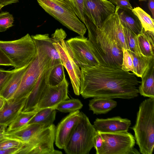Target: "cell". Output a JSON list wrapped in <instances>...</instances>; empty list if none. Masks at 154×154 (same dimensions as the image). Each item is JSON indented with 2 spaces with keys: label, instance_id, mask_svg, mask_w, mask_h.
Returning a JSON list of instances; mask_svg holds the SVG:
<instances>
[{
  "label": "cell",
  "instance_id": "6da1fadb",
  "mask_svg": "<svg viewBox=\"0 0 154 154\" xmlns=\"http://www.w3.org/2000/svg\"><path fill=\"white\" fill-rule=\"evenodd\" d=\"M80 94L84 99H130L139 95L140 82L132 72L98 65L81 68Z\"/></svg>",
  "mask_w": 154,
  "mask_h": 154
},
{
  "label": "cell",
  "instance_id": "7a4b0ae2",
  "mask_svg": "<svg viewBox=\"0 0 154 154\" xmlns=\"http://www.w3.org/2000/svg\"><path fill=\"white\" fill-rule=\"evenodd\" d=\"M84 23L88 30V40L100 65L121 68L122 49L116 41L96 26L85 15Z\"/></svg>",
  "mask_w": 154,
  "mask_h": 154
},
{
  "label": "cell",
  "instance_id": "3957f363",
  "mask_svg": "<svg viewBox=\"0 0 154 154\" xmlns=\"http://www.w3.org/2000/svg\"><path fill=\"white\" fill-rule=\"evenodd\" d=\"M131 128L142 154H152L154 147V98L145 99L140 104L135 124Z\"/></svg>",
  "mask_w": 154,
  "mask_h": 154
},
{
  "label": "cell",
  "instance_id": "277c9868",
  "mask_svg": "<svg viewBox=\"0 0 154 154\" xmlns=\"http://www.w3.org/2000/svg\"><path fill=\"white\" fill-rule=\"evenodd\" d=\"M97 131L83 113L63 149L67 154H88L94 147Z\"/></svg>",
  "mask_w": 154,
  "mask_h": 154
},
{
  "label": "cell",
  "instance_id": "5b68a950",
  "mask_svg": "<svg viewBox=\"0 0 154 154\" xmlns=\"http://www.w3.org/2000/svg\"><path fill=\"white\" fill-rule=\"evenodd\" d=\"M0 47L13 63L14 69L29 64L36 54L35 44L28 33L17 40L0 41Z\"/></svg>",
  "mask_w": 154,
  "mask_h": 154
},
{
  "label": "cell",
  "instance_id": "8992f818",
  "mask_svg": "<svg viewBox=\"0 0 154 154\" xmlns=\"http://www.w3.org/2000/svg\"><path fill=\"white\" fill-rule=\"evenodd\" d=\"M37 1L46 12L63 25L80 36H84L87 30L85 24L63 0Z\"/></svg>",
  "mask_w": 154,
  "mask_h": 154
},
{
  "label": "cell",
  "instance_id": "52a82bcc",
  "mask_svg": "<svg viewBox=\"0 0 154 154\" xmlns=\"http://www.w3.org/2000/svg\"><path fill=\"white\" fill-rule=\"evenodd\" d=\"M66 34L62 29H56L51 35L54 45L58 52L64 67L69 76L75 94L79 95L81 71L74 61L70 49L65 40Z\"/></svg>",
  "mask_w": 154,
  "mask_h": 154
},
{
  "label": "cell",
  "instance_id": "ba28073f",
  "mask_svg": "<svg viewBox=\"0 0 154 154\" xmlns=\"http://www.w3.org/2000/svg\"><path fill=\"white\" fill-rule=\"evenodd\" d=\"M55 131L53 124L43 128L27 142L23 143L16 154H62L54 148Z\"/></svg>",
  "mask_w": 154,
  "mask_h": 154
},
{
  "label": "cell",
  "instance_id": "9c48e42d",
  "mask_svg": "<svg viewBox=\"0 0 154 154\" xmlns=\"http://www.w3.org/2000/svg\"><path fill=\"white\" fill-rule=\"evenodd\" d=\"M98 132L104 140L103 146L99 154H131L135 143L134 137L131 133L128 131Z\"/></svg>",
  "mask_w": 154,
  "mask_h": 154
},
{
  "label": "cell",
  "instance_id": "30bf717a",
  "mask_svg": "<svg viewBox=\"0 0 154 154\" xmlns=\"http://www.w3.org/2000/svg\"><path fill=\"white\" fill-rule=\"evenodd\" d=\"M73 60L80 68L100 65L87 38L79 36L66 41Z\"/></svg>",
  "mask_w": 154,
  "mask_h": 154
},
{
  "label": "cell",
  "instance_id": "8fae6325",
  "mask_svg": "<svg viewBox=\"0 0 154 154\" xmlns=\"http://www.w3.org/2000/svg\"><path fill=\"white\" fill-rule=\"evenodd\" d=\"M115 9L113 4L107 0H84V15L98 27L115 12Z\"/></svg>",
  "mask_w": 154,
  "mask_h": 154
},
{
  "label": "cell",
  "instance_id": "7c38bea8",
  "mask_svg": "<svg viewBox=\"0 0 154 154\" xmlns=\"http://www.w3.org/2000/svg\"><path fill=\"white\" fill-rule=\"evenodd\" d=\"M68 83L64 76L63 81L54 86L48 85L42 94L36 110L47 108H53L61 102L68 99Z\"/></svg>",
  "mask_w": 154,
  "mask_h": 154
},
{
  "label": "cell",
  "instance_id": "4fadbf2b",
  "mask_svg": "<svg viewBox=\"0 0 154 154\" xmlns=\"http://www.w3.org/2000/svg\"><path fill=\"white\" fill-rule=\"evenodd\" d=\"M79 110L70 112L56 128L55 143L59 148L63 149L72 131L82 117Z\"/></svg>",
  "mask_w": 154,
  "mask_h": 154
},
{
  "label": "cell",
  "instance_id": "5bb4252c",
  "mask_svg": "<svg viewBox=\"0 0 154 154\" xmlns=\"http://www.w3.org/2000/svg\"><path fill=\"white\" fill-rule=\"evenodd\" d=\"M119 8L116 6L115 12L110 16L99 27L106 34L114 39L122 50H128L123 27L117 14Z\"/></svg>",
  "mask_w": 154,
  "mask_h": 154
},
{
  "label": "cell",
  "instance_id": "9a60e30c",
  "mask_svg": "<svg viewBox=\"0 0 154 154\" xmlns=\"http://www.w3.org/2000/svg\"><path fill=\"white\" fill-rule=\"evenodd\" d=\"M55 66H49L42 71L35 87L28 96L22 112L36 111L38 103L45 90L49 85L48 79L50 73Z\"/></svg>",
  "mask_w": 154,
  "mask_h": 154
},
{
  "label": "cell",
  "instance_id": "2e32d148",
  "mask_svg": "<svg viewBox=\"0 0 154 154\" xmlns=\"http://www.w3.org/2000/svg\"><path fill=\"white\" fill-rule=\"evenodd\" d=\"M131 124L130 120L118 116L105 119L97 118L93 125L97 131L114 133L128 131Z\"/></svg>",
  "mask_w": 154,
  "mask_h": 154
},
{
  "label": "cell",
  "instance_id": "e0dca14e",
  "mask_svg": "<svg viewBox=\"0 0 154 154\" xmlns=\"http://www.w3.org/2000/svg\"><path fill=\"white\" fill-rule=\"evenodd\" d=\"M27 97L4 99L0 109V124L8 126L11 123L22 111Z\"/></svg>",
  "mask_w": 154,
  "mask_h": 154
},
{
  "label": "cell",
  "instance_id": "ac0fdd59",
  "mask_svg": "<svg viewBox=\"0 0 154 154\" xmlns=\"http://www.w3.org/2000/svg\"><path fill=\"white\" fill-rule=\"evenodd\" d=\"M36 47L44 51L56 65L62 63L60 56L53 44L52 38L48 34L31 35Z\"/></svg>",
  "mask_w": 154,
  "mask_h": 154
},
{
  "label": "cell",
  "instance_id": "d6986e66",
  "mask_svg": "<svg viewBox=\"0 0 154 154\" xmlns=\"http://www.w3.org/2000/svg\"><path fill=\"white\" fill-rule=\"evenodd\" d=\"M139 93L144 97L154 98V59H153L141 77Z\"/></svg>",
  "mask_w": 154,
  "mask_h": 154
},
{
  "label": "cell",
  "instance_id": "ffe728a7",
  "mask_svg": "<svg viewBox=\"0 0 154 154\" xmlns=\"http://www.w3.org/2000/svg\"><path fill=\"white\" fill-rule=\"evenodd\" d=\"M29 64L21 68L15 69L0 93V97L5 100L13 97L18 88L23 75Z\"/></svg>",
  "mask_w": 154,
  "mask_h": 154
},
{
  "label": "cell",
  "instance_id": "44dd1931",
  "mask_svg": "<svg viewBox=\"0 0 154 154\" xmlns=\"http://www.w3.org/2000/svg\"><path fill=\"white\" fill-rule=\"evenodd\" d=\"M45 128L42 125L38 124L27 125L18 130L11 131H5V137L18 140L26 143L35 135L43 128Z\"/></svg>",
  "mask_w": 154,
  "mask_h": 154
},
{
  "label": "cell",
  "instance_id": "7402d4cb",
  "mask_svg": "<svg viewBox=\"0 0 154 154\" xmlns=\"http://www.w3.org/2000/svg\"><path fill=\"white\" fill-rule=\"evenodd\" d=\"M117 14L123 26L129 29L137 35L143 28L137 16L129 9L118 8Z\"/></svg>",
  "mask_w": 154,
  "mask_h": 154
},
{
  "label": "cell",
  "instance_id": "603a6c76",
  "mask_svg": "<svg viewBox=\"0 0 154 154\" xmlns=\"http://www.w3.org/2000/svg\"><path fill=\"white\" fill-rule=\"evenodd\" d=\"M137 39L141 53L146 56L154 57V32L145 31L143 28L137 35Z\"/></svg>",
  "mask_w": 154,
  "mask_h": 154
},
{
  "label": "cell",
  "instance_id": "cb8c5ba5",
  "mask_svg": "<svg viewBox=\"0 0 154 154\" xmlns=\"http://www.w3.org/2000/svg\"><path fill=\"white\" fill-rule=\"evenodd\" d=\"M117 102L112 99L105 98H93L89 101V109L94 114H106L116 107Z\"/></svg>",
  "mask_w": 154,
  "mask_h": 154
},
{
  "label": "cell",
  "instance_id": "d4e9b609",
  "mask_svg": "<svg viewBox=\"0 0 154 154\" xmlns=\"http://www.w3.org/2000/svg\"><path fill=\"white\" fill-rule=\"evenodd\" d=\"M56 109L53 108H47L38 110L29 122L28 125L38 124L46 128L53 124L56 115Z\"/></svg>",
  "mask_w": 154,
  "mask_h": 154
},
{
  "label": "cell",
  "instance_id": "484cf974",
  "mask_svg": "<svg viewBox=\"0 0 154 154\" xmlns=\"http://www.w3.org/2000/svg\"><path fill=\"white\" fill-rule=\"evenodd\" d=\"M132 59L134 68V74L138 77H141L154 57L145 56L142 54H136L127 50Z\"/></svg>",
  "mask_w": 154,
  "mask_h": 154
},
{
  "label": "cell",
  "instance_id": "4316f807",
  "mask_svg": "<svg viewBox=\"0 0 154 154\" xmlns=\"http://www.w3.org/2000/svg\"><path fill=\"white\" fill-rule=\"evenodd\" d=\"M37 111L24 112L21 111L8 126L6 131L17 130L27 125Z\"/></svg>",
  "mask_w": 154,
  "mask_h": 154
},
{
  "label": "cell",
  "instance_id": "83f0119b",
  "mask_svg": "<svg viewBox=\"0 0 154 154\" xmlns=\"http://www.w3.org/2000/svg\"><path fill=\"white\" fill-rule=\"evenodd\" d=\"M132 11L137 16L145 31L154 32V20L139 7L134 8Z\"/></svg>",
  "mask_w": 154,
  "mask_h": 154
},
{
  "label": "cell",
  "instance_id": "f1b7e54d",
  "mask_svg": "<svg viewBox=\"0 0 154 154\" xmlns=\"http://www.w3.org/2000/svg\"><path fill=\"white\" fill-rule=\"evenodd\" d=\"M83 106V104L79 99H72L62 101L54 108L62 112H71L79 110Z\"/></svg>",
  "mask_w": 154,
  "mask_h": 154
},
{
  "label": "cell",
  "instance_id": "f546056e",
  "mask_svg": "<svg viewBox=\"0 0 154 154\" xmlns=\"http://www.w3.org/2000/svg\"><path fill=\"white\" fill-rule=\"evenodd\" d=\"M123 27L128 50L136 54H142L138 45L137 35L128 28Z\"/></svg>",
  "mask_w": 154,
  "mask_h": 154
},
{
  "label": "cell",
  "instance_id": "4dcf8cb0",
  "mask_svg": "<svg viewBox=\"0 0 154 154\" xmlns=\"http://www.w3.org/2000/svg\"><path fill=\"white\" fill-rule=\"evenodd\" d=\"M64 66L62 63L54 67L52 69L48 79L49 85L54 86L60 83L65 76Z\"/></svg>",
  "mask_w": 154,
  "mask_h": 154
},
{
  "label": "cell",
  "instance_id": "1f68e13d",
  "mask_svg": "<svg viewBox=\"0 0 154 154\" xmlns=\"http://www.w3.org/2000/svg\"><path fill=\"white\" fill-rule=\"evenodd\" d=\"M73 11L80 20L84 23V0H63Z\"/></svg>",
  "mask_w": 154,
  "mask_h": 154
},
{
  "label": "cell",
  "instance_id": "d6a6232c",
  "mask_svg": "<svg viewBox=\"0 0 154 154\" xmlns=\"http://www.w3.org/2000/svg\"><path fill=\"white\" fill-rule=\"evenodd\" d=\"M14 18L12 14L8 12L0 13V32H3L13 26Z\"/></svg>",
  "mask_w": 154,
  "mask_h": 154
},
{
  "label": "cell",
  "instance_id": "836d02e7",
  "mask_svg": "<svg viewBox=\"0 0 154 154\" xmlns=\"http://www.w3.org/2000/svg\"><path fill=\"white\" fill-rule=\"evenodd\" d=\"M123 57L121 69L123 70L131 72L134 74V68L131 57L127 50H123Z\"/></svg>",
  "mask_w": 154,
  "mask_h": 154
},
{
  "label": "cell",
  "instance_id": "e575fe53",
  "mask_svg": "<svg viewBox=\"0 0 154 154\" xmlns=\"http://www.w3.org/2000/svg\"><path fill=\"white\" fill-rule=\"evenodd\" d=\"M23 143L18 140L4 137L0 139V150L20 146Z\"/></svg>",
  "mask_w": 154,
  "mask_h": 154
},
{
  "label": "cell",
  "instance_id": "d590c367",
  "mask_svg": "<svg viewBox=\"0 0 154 154\" xmlns=\"http://www.w3.org/2000/svg\"><path fill=\"white\" fill-rule=\"evenodd\" d=\"M15 70H7L0 68V93Z\"/></svg>",
  "mask_w": 154,
  "mask_h": 154
},
{
  "label": "cell",
  "instance_id": "8d00e7d4",
  "mask_svg": "<svg viewBox=\"0 0 154 154\" xmlns=\"http://www.w3.org/2000/svg\"><path fill=\"white\" fill-rule=\"evenodd\" d=\"M104 143V139L99 132L97 131V134L94 139V147L96 150V154H99L103 147Z\"/></svg>",
  "mask_w": 154,
  "mask_h": 154
},
{
  "label": "cell",
  "instance_id": "74e56055",
  "mask_svg": "<svg viewBox=\"0 0 154 154\" xmlns=\"http://www.w3.org/2000/svg\"><path fill=\"white\" fill-rule=\"evenodd\" d=\"M0 65L14 66L13 64L0 47Z\"/></svg>",
  "mask_w": 154,
  "mask_h": 154
},
{
  "label": "cell",
  "instance_id": "f35d334b",
  "mask_svg": "<svg viewBox=\"0 0 154 154\" xmlns=\"http://www.w3.org/2000/svg\"><path fill=\"white\" fill-rule=\"evenodd\" d=\"M116 7L119 8L132 10L133 8L129 0H115Z\"/></svg>",
  "mask_w": 154,
  "mask_h": 154
},
{
  "label": "cell",
  "instance_id": "ab89813d",
  "mask_svg": "<svg viewBox=\"0 0 154 154\" xmlns=\"http://www.w3.org/2000/svg\"><path fill=\"white\" fill-rule=\"evenodd\" d=\"M21 146L0 150V154H16Z\"/></svg>",
  "mask_w": 154,
  "mask_h": 154
},
{
  "label": "cell",
  "instance_id": "60d3db41",
  "mask_svg": "<svg viewBox=\"0 0 154 154\" xmlns=\"http://www.w3.org/2000/svg\"><path fill=\"white\" fill-rule=\"evenodd\" d=\"M148 6L149 10L151 11L152 15V19H154V0H148Z\"/></svg>",
  "mask_w": 154,
  "mask_h": 154
},
{
  "label": "cell",
  "instance_id": "b9f144b4",
  "mask_svg": "<svg viewBox=\"0 0 154 154\" xmlns=\"http://www.w3.org/2000/svg\"><path fill=\"white\" fill-rule=\"evenodd\" d=\"M18 2L19 0H0V4L4 6L12 3H16Z\"/></svg>",
  "mask_w": 154,
  "mask_h": 154
},
{
  "label": "cell",
  "instance_id": "7bdbcfd3",
  "mask_svg": "<svg viewBox=\"0 0 154 154\" xmlns=\"http://www.w3.org/2000/svg\"><path fill=\"white\" fill-rule=\"evenodd\" d=\"M6 131V129H4L0 130V139L5 137L4 133Z\"/></svg>",
  "mask_w": 154,
  "mask_h": 154
},
{
  "label": "cell",
  "instance_id": "ee69618b",
  "mask_svg": "<svg viewBox=\"0 0 154 154\" xmlns=\"http://www.w3.org/2000/svg\"><path fill=\"white\" fill-rule=\"evenodd\" d=\"M4 99L0 97V109L2 107L4 102Z\"/></svg>",
  "mask_w": 154,
  "mask_h": 154
},
{
  "label": "cell",
  "instance_id": "f6af8a7d",
  "mask_svg": "<svg viewBox=\"0 0 154 154\" xmlns=\"http://www.w3.org/2000/svg\"><path fill=\"white\" fill-rule=\"evenodd\" d=\"M7 126L0 124V130L4 129H6Z\"/></svg>",
  "mask_w": 154,
  "mask_h": 154
},
{
  "label": "cell",
  "instance_id": "bcb514c9",
  "mask_svg": "<svg viewBox=\"0 0 154 154\" xmlns=\"http://www.w3.org/2000/svg\"><path fill=\"white\" fill-rule=\"evenodd\" d=\"M111 2L113 4L116 5V2L115 0H107Z\"/></svg>",
  "mask_w": 154,
  "mask_h": 154
},
{
  "label": "cell",
  "instance_id": "7dc6e473",
  "mask_svg": "<svg viewBox=\"0 0 154 154\" xmlns=\"http://www.w3.org/2000/svg\"><path fill=\"white\" fill-rule=\"evenodd\" d=\"M3 7H4V6L0 4V11Z\"/></svg>",
  "mask_w": 154,
  "mask_h": 154
},
{
  "label": "cell",
  "instance_id": "c3c4849f",
  "mask_svg": "<svg viewBox=\"0 0 154 154\" xmlns=\"http://www.w3.org/2000/svg\"><path fill=\"white\" fill-rule=\"evenodd\" d=\"M139 1H145L146 2L147 0H139Z\"/></svg>",
  "mask_w": 154,
  "mask_h": 154
}]
</instances>
